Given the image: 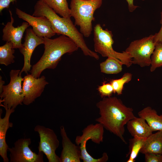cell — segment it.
<instances>
[{"mask_svg":"<svg viewBox=\"0 0 162 162\" xmlns=\"http://www.w3.org/2000/svg\"><path fill=\"white\" fill-rule=\"evenodd\" d=\"M4 82L3 80L2 79V77L1 76H0V94L2 92L3 87L4 85Z\"/></svg>","mask_w":162,"mask_h":162,"instance_id":"4dcf8cb0","label":"cell"},{"mask_svg":"<svg viewBox=\"0 0 162 162\" xmlns=\"http://www.w3.org/2000/svg\"><path fill=\"white\" fill-rule=\"evenodd\" d=\"M44 43V38L37 36L31 28L26 29L24 42L22 47L19 49L24 58V65L20 74L21 75L23 72L28 74L30 72L32 67L30 60L33 52L37 46Z\"/></svg>","mask_w":162,"mask_h":162,"instance_id":"4fadbf2b","label":"cell"},{"mask_svg":"<svg viewBox=\"0 0 162 162\" xmlns=\"http://www.w3.org/2000/svg\"><path fill=\"white\" fill-rule=\"evenodd\" d=\"M100 116L95 121L126 143L123 137L124 126L136 117L132 108L126 106L115 97H104L96 104Z\"/></svg>","mask_w":162,"mask_h":162,"instance_id":"6da1fadb","label":"cell"},{"mask_svg":"<svg viewBox=\"0 0 162 162\" xmlns=\"http://www.w3.org/2000/svg\"><path fill=\"white\" fill-rule=\"evenodd\" d=\"M15 52L12 45L10 42H6L0 47V64L8 66L14 62Z\"/></svg>","mask_w":162,"mask_h":162,"instance_id":"603a6c76","label":"cell"},{"mask_svg":"<svg viewBox=\"0 0 162 162\" xmlns=\"http://www.w3.org/2000/svg\"><path fill=\"white\" fill-rule=\"evenodd\" d=\"M103 126L98 123L95 124H91L87 125L82 130L81 136H77L75 142L76 145L80 146L81 160L84 162H102L103 158L101 157L96 159L93 158L86 150V144L88 140H91L93 142L100 144L103 141L104 133Z\"/></svg>","mask_w":162,"mask_h":162,"instance_id":"ba28073f","label":"cell"},{"mask_svg":"<svg viewBox=\"0 0 162 162\" xmlns=\"http://www.w3.org/2000/svg\"><path fill=\"white\" fill-rule=\"evenodd\" d=\"M112 32L106 29H104L99 24H96L94 28V48L96 52L103 57H111L119 60L123 65L127 67L133 64L132 58L128 52L116 51L113 49L114 43Z\"/></svg>","mask_w":162,"mask_h":162,"instance_id":"5b68a950","label":"cell"},{"mask_svg":"<svg viewBox=\"0 0 162 162\" xmlns=\"http://www.w3.org/2000/svg\"><path fill=\"white\" fill-rule=\"evenodd\" d=\"M146 138L134 136L129 140V151L126 157L129 156L127 162H134L141 149L144 145Z\"/></svg>","mask_w":162,"mask_h":162,"instance_id":"44dd1931","label":"cell"},{"mask_svg":"<svg viewBox=\"0 0 162 162\" xmlns=\"http://www.w3.org/2000/svg\"><path fill=\"white\" fill-rule=\"evenodd\" d=\"M44 39V53L30 71L36 78L40 77L41 73L46 69H55L64 54L72 53L79 48L72 40L64 35L53 39L46 37Z\"/></svg>","mask_w":162,"mask_h":162,"instance_id":"3957f363","label":"cell"},{"mask_svg":"<svg viewBox=\"0 0 162 162\" xmlns=\"http://www.w3.org/2000/svg\"><path fill=\"white\" fill-rule=\"evenodd\" d=\"M132 77V74L126 73L119 79L111 80L110 83L113 88L114 93H116L118 95L122 94L124 85L128 83L131 80Z\"/></svg>","mask_w":162,"mask_h":162,"instance_id":"cb8c5ba5","label":"cell"},{"mask_svg":"<svg viewBox=\"0 0 162 162\" xmlns=\"http://www.w3.org/2000/svg\"><path fill=\"white\" fill-rule=\"evenodd\" d=\"M103 0H71L70 15L75 20V25L80 27V32L88 38L92 31L94 14L101 5Z\"/></svg>","mask_w":162,"mask_h":162,"instance_id":"277c9868","label":"cell"},{"mask_svg":"<svg viewBox=\"0 0 162 162\" xmlns=\"http://www.w3.org/2000/svg\"><path fill=\"white\" fill-rule=\"evenodd\" d=\"M145 155L146 162H162V154L153 153H146Z\"/></svg>","mask_w":162,"mask_h":162,"instance_id":"4316f807","label":"cell"},{"mask_svg":"<svg viewBox=\"0 0 162 162\" xmlns=\"http://www.w3.org/2000/svg\"><path fill=\"white\" fill-rule=\"evenodd\" d=\"M16 14L32 27L33 32L37 36L50 38L55 35L50 21L45 16H32L18 8L16 9Z\"/></svg>","mask_w":162,"mask_h":162,"instance_id":"8fae6325","label":"cell"},{"mask_svg":"<svg viewBox=\"0 0 162 162\" xmlns=\"http://www.w3.org/2000/svg\"><path fill=\"white\" fill-rule=\"evenodd\" d=\"M16 0H0V12L4 8H8L11 3L14 4Z\"/></svg>","mask_w":162,"mask_h":162,"instance_id":"f1b7e54d","label":"cell"},{"mask_svg":"<svg viewBox=\"0 0 162 162\" xmlns=\"http://www.w3.org/2000/svg\"><path fill=\"white\" fill-rule=\"evenodd\" d=\"M155 46L154 35L151 34L132 41L125 51L131 57L133 64L144 67L150 65L151 57Z\"/></svg>","mask_w":162,"mask_h":162,"instance_id":"52a82bcc","label":"cell"},{"mask_svg":"<svg viewBox=\"0 0 162 162\" xmlns=\"http://www.w3.org/2000/svg\"><path fill=\"white\" fill-rule=\"evenodd\" d=\"M6 112L4 116L1 118L2 113L0 110V155L4 162H8L9 159L7 156V152L9 148L6 140L7 131L10 128L13 126L12 123L10 122L9 118L11 114L15 111L13 109H5Z\"/></svg>","mask_w":162,"mask_h":162,"instance_id":"2e32d148","label":"cell"},{"mask_svg":"<svg viewBox=\"0 0 162 162\" xmlns=\"http://www.w3.org/2000/svg\"><path fill=\"white\" fill-rule=\"evenodd\" d=\"M138 114L145 119L153 131H162V115H158L156 110L148 106L138 112Z\"/></svg>","mask_w":162,"mask_h":162,"instance_id":"ac0fdd59","label":"cell"},{"mask_svg":"<svg viewBox=\"0 0 162 162\" xmlns=\"http://www.w3.org/2000/svg\"><path fill=\"white\" fill-rule=\"evenodd\" d=\"M22 88L24 95L23 104L28 105L40 97L45 86L48 84L44 76L36 78L31 74H27L23 78Z\"/></svg>","mask_w":162,"mask_h":162,"instance_id":"7c38bea8","label":"cell"},{"mask_svg":"<svg viewBox=\"0 0 162 162\" xmlns=\"http://www.w3.org/2000/svg\"><path fill=\"white\" fill-rule=\"evenodd\" d=\"M140 153L162 154V131L152 134L148 137Z\"/></svg>","mask_w":162,"mask_h":162,"instance_id":"d6986e66","label":"cell"},{"mask_svg":"<svg viewBox=\"0 0 162 162\" xmlns=\"http://www.w3.org/2000/svg\"><path fill=\"white\" fill-rule=\"evenodd\" d=\"M34 130L38 133L39 136V152L45 155L49 162H61L60 157L56 153L59 142L54 130L40 125L35 127Z\"/></svg>","mask_w":162,"mask_h":162,"instance_id":"9c48e42d","label":"cell"},{"mask_svg":"<svg viewBox=\"0 0 162 162\" xmlns=\"http://www.w3.org/2000/svg\"><path fill=\"white\" fill-rule=\"evenodd\" d=\"M98 90L102 98L111 97L114 93L113 88L111 83H106L105 82L98 87Z\"/></svg>","mask_w":162,"mask_h":162,"instance_id":"484cf974","label":"cell"},{"mask_svg":"<svg viewBox=\"0 0 162 162\" xmlns=\"http://www.w3.org/2000/svg\"><path fill=\"white\" fill-rule=\"evenodd\" d=\"M30 138H21L16 141L14 146L8 148L10 162H43V153L33 152L29 147Z\"/></svg>","mask_w":162,"mask_h":162,"instance_id":"30bf717a","label":"cell"},{"mask_svg":"<svg viewBox=\"0 0 162 162\" xmlns=\"http://www.w3.org/2000/svg\"><path fill=\"white\" fill-rule=\"evenodd\" d=\"M9 12L11 21L7 23L3 29L2 40L11 43L13 49H19L22 46V39L24 33L29 25L27 22H23L20 26L14 27L13 26L14 20L11 11L9 10Z\"/></svg>","mask_w":162,"mask_h":162,"instance_id":"5bb4252c","label":"cell"},{"mask_svg":"<svg viewBox=\"0 0 162 162\" xmlns=\"http://www.w3.org/2000/svg\"><path fill=\"white\" fill-rule=\"evenodd\" d=\"M62 17L70 18V9L67 0H42Z\"/></svg>","mask_w":162,"mask_h":162,"instance_id":"7402d4cb","label":"cell"},{"mask_svg":"<svg viewBox=\"0 0 162 162\" xmlns=\"http://www.w3.org/2000/svg\"><path fill=\"white\" fill-rule=\"evenodd\" d=\"M160 23L161 26L159 31L154 35V40L155 45L162 44V12L161 13Z\"/></svg>","mask_w":162,"mask_h":162,"instance_id":"83f0119b","label":"cell"},{"mask_svg":"<svg viewBox=\"0 0 162 162\" xmlns=\"http://www.w3.org/2000/svg\"><path fill=\"white\" fill-rule=\"evenodd\" d=\"M32 16H45L50 21L52 28L58 34L66 36L72 40L82 51L83 54L98 60L97 53L87 46L82 34L74 24L70 18L61 17L42 0L38 1L34 6Z\"/></svg>","mask_w":162,"mask_h":162,"instance_id":"7a4b0ae2","label":"cell"},{"mask_svg":"<svg viewBox=\"0 0 162 162\" xmlns=\"http://www.w3.org/2000/svg\"><path fill=\"white\" fill-rule=\"evenodd\" d=\"M150 70L154 71L157 68L162 67V44H156L151 57Z\"/></svg>","mask_w":162,"mask_h":162,"instance_id":"d4e9b609","label":"cell"},{"mask_svg":"<svg viewBox=\"0 0 162 162\" xmlns=\"http://www.w3.org/2000/svg\"><path fill=\"white\" fill-rule=\"evenodd\" d=\"M20 70H12L10 73V80L8 84L4 86L0 94V106L5 109H15L19 105H22L24 95L22 86L23 81Z\"/></svg>","mask_w":162,"mask_h":162,"instance_id":"8992f818","label":"cell"},{"mask_svg":"<svg viewBox=\"0 0 162 162\" xmlns=\"http://www.w3.org/2000/svg\"><path fill=\"white\" fill-rule=\"evenodd\" d=\"M123 64L119 60L113 57H107L100 64L101 72L107 74H116L122 70Z\"/></svg>","mask_w":162,"mask_h":162,"instance_id":"ffe728a7","label":"cell"},{"mask_svg":"<svg viewBox=\"0 0 162 162\" xmlns=\"http://www.w3.org/2000/svg\"><path fill=\"white\" fill-rule=\"evenodd\" d=\"M127 125L129 133L133 137L147 138L153 132L145 119L142 117H135L130 120Z\"/></svg>","mask_w":162,"mask_h":162,"instance_id":"e0dca14e","label":"cell"},{"mask_svg":"<svg viewBox=\"0 0 162 162\" xmlns=\"http://www.w3.org/2000/svg\"><path fill=\"white\" fill-rule=\"evenodd\" d=\"M62 149L60 157L61 162H80V146L73 143L68 137L64 126L60 127Z\"/></svg>","mask_w":162,"mask_h":162,"instance_id":"9a60e30c","label":"cell"},{"mask_svg":"<svg viewBox=\"0 0 162 162\" xmlns=\"http://www.w3.org/2000/svg\"><path fill=\"white\" fill-rule=\"evenodd\" d=\"M126 1L128 2V9L131 12L133 11L138 7L134 4V0H126Z\"/></svg>","mask_w":162,"mask_h":162,"instance_id":"f546056e","label":"cell"}]
</instances>
